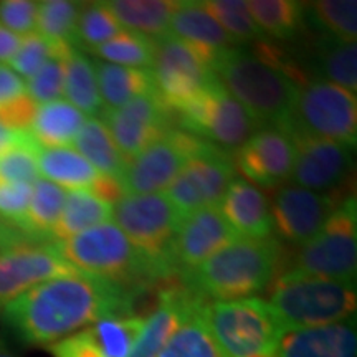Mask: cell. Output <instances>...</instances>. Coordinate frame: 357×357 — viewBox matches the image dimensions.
I'll return each mask as SVG.
<instances>
[{
    "instance_id": "cell-1",
    "label": "cell",
    "mask_w": 357,
    "mask_h": 357,
    "mask_svg": "<svg viewBox=\"0 0 357 357\" xmlns=\"http://www.w3.org/2000/svg\"><path fill=\"white\" fill-rule=\"evenodd\" d=\"M146 291L77 271L37 284L0 312L22 342L50 347L102 318L134 316Z\"/></svg>"
},
{
    "instance_id": "cell-2",
    "label": "cell",
    "mask_w": 357,
    "mask_h": 357,
    "mask_svg": "<svg viewBox=\"0 0 357 357\" xmlns=\"http://www.w3.org/2000/svg\"><path fill=\"white\" fill-rule=\"evenodd\" d=\"M281 266V243L236 238L215 255L177 276L182 287L205 303L257 298L275 281Z\"/></svg>"
},
{
    "instance_id": "cell-3",
    "label": "cell",
    "mask_w": 357,
    "mask_h": 357,
    "mask_svg": "<svg viewBox=\"0 0 357 357\" xmlns=\"http://www.w3.org/2000/svg\"><path fill=\"white\" fill-rule=\"evenodd\" d=\"M55 247L75 270L124 287L149 289L172 280L142 255L114 222L60 240Z\"/></svg>"
},
{
    "instance_id": "cell-4",
    "label": "cell",
    "mask_w": 357,
    "mask_h": 357,
    "mask_svg": "<svg viewBox=\"0 0 357 357\" xmlns=\"http://www.w3.org/2000/svg\"><path fill=\"white\" fill-rule=\"evenodd\" d=\"M213 71L258 128L287 124L300 88L287 73L258 60L247 47L222 55Z\"/></svg>"
},
{
    "instance_id": "cell-5",
    "label": "cell",
    "mask_w": 357,
    "mask_h": 357,
    "mask_svg": "<svg viewBox=\"0 0 357 357\" xmlns=\"http://www.w3.org/2000/svg\"><path fill=\"white\" fill-rule=\"evenodd\" d=\"M268 303L284 333L319 328L356 316V283L288 270L275 278Z\"/></svg>"
},
{
    "instance_id": "cell-6",
    "label": "cell",
    "mask_w": 357,
    "mask_h": 357,
    "mask_svg": "<svg viewBox=\"0 0 357 357\" xmlns=\"http://www.w3.org/2000/svg\"><path fill=\"white\" fill-rule=\"evenodd\" d=\"M205 321L227 357L271 356L284 329L261 298L205 303Z\"/></svg>"
},
{
    "instance_id": "cell-7",
    "label": "cell",
    "mask_w": 357,
    "mask_h": 357,
    "mask_svg": "<svg viewBox=\"0 0 357 357\" xmlns=\"http://www.w3.org/2000/svg\"><path fill=\"white\" fill-rule=\"evenodd\" d=\"M283 129L293 139L310 137L356 147V95L337 84L310 79L298 88L293 109Z\"/></svg>"
},
{
    "instance_id": "cell-8",
    "label": "cell",
    "mask_w": 357,
    "mask_h": 357,
    "mask_svg": "<svg viewBox=\"0 0 357 357\" xmlns=\"http://www.w3.org/2000/svg\"><path fill=\"white\" fill-rule=\"evenodd\" d=\"M182 218L166 194L124 195L113 205V220L119 230L169 278L177 276L171 247Z\"/></svg>"
},
{
    "instance_id": "cell-9",
    "label": "cell",
    "mask_w": 357,
    "mask_h": 357,
    "mask_svg": "<svg viewBox=\"0 0 357 357\" xmlns=\"http://www.w3.org/2000/svg\"><path fill=\"white\" fill-rule=\"evenodd\" d=\"M176 128L234 154L257 131V123L215 79L199 98L174 111Z\"/></svg>"
},
{
    "instance_id": "cell-10",
    "label": "cell",
    "mask_w": 357,
    "mask_h": 357,
    "mask_svg": "<svg viewBox=\"0 0 357 357\" xmlns=\"http://www.w3.org/2000/svg\"><path fill=\"white\" fill-rule=\"evenodd\" d=\"M289 270L318 278L354 281L357 270V207L347 197L311 242L300 247Z\"/></svg>"
},
{
    "instance_id": "cell-11",
    "label": "cell",
    "mask_w": 357,
    "mask_h": 357,
    "mask_svg": "<svg viewBox=\"0 0 357 357\" xmlns=\"http://www.w3.org/2000/svg\"><path fill=\"white\" fill-rule=\"evenodd\" d=\"M149 70L155 93L172 111L194 101L217 79L215 71L202 53L169 33L153 40Z\"/></svg>"
},
{
    "instance_id": "cell-12",
    "label": "cell",
    "mask_w": 357,
    "mask_h": 357,
    "mask_svg": "<svg viewBox=\"0 0 357 357\" xmlns=\"http://www.w3.org/2000/svg\"><path fill=\"white\" fill-rule=\"evenodd\" d=\"M205 141L172 128L126 164L119 184L126 195L162 194Z\"/></svg>"
},
{
    "instance_id": "cell-13",
    "label": "cell",
    "mask_w": 357,
    "mask_h": 357,
    "mask_svg": "<svg viewBox=\"0 0 357 357\" xmlns=\"http://www.w3.org/2000/svg\"><path fill=\"white\" fill-rule=\"evenodd\" d=\"M236 177L231 154L205 142L169 185L166 195L182 215L218 207Z\"/></svg>"
},
{
    "instance_id": "cell-14",
    "label": "cell",
    "mask_w": 357,
    "mask_h": 357,
    "mask_svg": "<svg viewBox=\"0 0 357 357\" xmlns=\"http://www.w3.org/2000/svg\"><path fill=\"white\" fill-rule=\"evenodd\" d=\"M101 121L128 162L169 129L176 128L174 111L155 91L136 96L121 108L105 109Z\"/></svg>"
},
{
    "instance_id": "cell-15",
    "label": "cell",
    "mask_w": 357,
    "mask_h": 357,
    "mask_svg": "<svg viewBox=\"0 0 357 357\" xmlns=\"http://www.w3.org/2000/svg\"><path fill=\"white\" fill-rule=\"evenodd\" d=\"M336 207L331 194L281 185L270 204L273 236L280 243L303 247L319 234Z\"/></svg>"
},
{
    "instance_id": "cell-16",
    "label": "cell",
    "mask_w": 357,
    "mask_h": 357,
    "mask_svg": "<svg viewBox=\"0 0 357 357\" xmlns=\"http://www.w3.org/2000/svg\"><path fill=\"white\" fill-rule=\"evenodd\" d=\"M294 141L283 128L263 126L231 154L235 169L255 187L280 189L289 181L294 164Z\"/></svg>"
},
{
    "instance_id": "cell-17",
    "label": "cell",
    "mask_w": 357,
    "mask_h": 357,
    "mask_svg": "<svg viewBox=\"0 0 357 357\" xmlns=\"http://www.w3.org/2000/svg\"><path fill=\"white\" fill-rule=\"evenodd\" d=\"M77 271L55 243H24L0 250V310L37 284Z\"/></svg>"
},
{
    "instance_id": "cell-18",
    "label": "cell",
    "mask_w": 357,
    "mask_h": 357,
    "mask_svg": "<svg viewBox=\"0 0 357 357\" xmlns=\"http://www.w3.org/2000/svg\"><path fill=\"white\" fill-rule=\"evenodd\" d=\"M294 153L293 172L289 182L303 189L331 194L349 177L352 171L354 147L326 139H293Z\"/></svg>"
},
{
    "instance_id": "cell-19",
    "label": "cell",
    "mask_w": 357,
    "mask_h": 357,
    "mask_svg": "<svg viewBox=\"0 0 357 357\" xmlns=\"http://www.w3.org/2000/svg\"><path fill=\"white\" fill-rule=\"evenodd\" d=\"M236 238H240L238 234L218 207L184 215L171 247V263L177 276L199 266Z\"/></svg>"
},
{
    "instance_id": "cell-20",
    "label": "cell",
    "mask_w": 357,
    "mask_h": 357,
    "mask_svg": "<svg viewBox=\"0 0 357 357\" xmlns=\"http://www.w3.org/2000/svg\"><path fill=\"white\" fill-rule=\"evenodd\" d=\"M144 316H111L48 347L52 357H128Z\"/></svg>"
},
{
    "instance_id": "cell-21",
    "label": "cell",
    "mask_w": 357,
    "mask_h": 357,
    "mask_svg": "<svg viewBox=\"0 0 357 357\" xmlns=\"http://www.w3.org/2000/svg\"><path fill=\"white\" fill-rule=\"evenodd\" d=\"M199 301L204 300L182 287L177 278L160 284L154 310L144 319L139 336L128 357H159L169 337Z\"/></svg>"
},
{
    "instance_id": "cell-22",
    "label": "cell",
    "mask_w": 357,
    "mask_h": 357,
    "mask_svg": "<svg viewBox=\"0 0 357 357\" xmlns=\"http://www.w3.org/2000/svg\"><path fill=\"white\" fill-rule=\"evenodd\" d=\"M169 35L192 45L207 58L212 68L218 58L238 47L213 19L204 2H177L169 24Z\"/></svg>"
},
{
    "instance_id": "cell-23",
    "label": "cell",
    "mask_w": 357,
    "mask_h": 357,
    "mask_svg": "<svg viewBox=\"0 0 357 357\" xmlns=\"http://www.w3.org/2000/svg\"><path fill=\"white\" fill-rule=\"evenodd\" d=\"M276 357H357L356 316L319 328L287 331Z\"/></svg>"
},
{
    "instance_id": "cell-24",
    "label": "cell",
    "mask_w": 357,
    "mask_h": 357,
    "mask_svg": "<svg viewBox=\"0 0 357 357\" xmlns=\"http://www.w3.org/2000/svg\"><path fill=\"white\" fill-rule=\"evenodd\" d=\"M218 208L242 238L266 240L273 236L270 200L243 177H235L231 181Z\"/></svg>"
},
{
    "instance_id": "cell-25",
    "label": "cell",
    "mask_w": 357,
    "mask_h": 357,
    "mask_svg": "<svg viewBox=\"0 0 357 357\" xmlns=\"http://www.w3.org/2000/svg\"><path fill=\"white\" fill-rule=\"evenodd\" d=\"M310 79L337 84L347 91H357V47L356 43L318 35L310 56Z\"/></svg>"
},
{
    "instance_id": "cell-26",
    "label": "cell",
    "mask_w": 357,
    "mask_h": 357,
    "mask_svg": "<svg viewBox=\"0 0 357 357\" xmlns=\"http://www.w3.org/2000/svg\"><path fill=\"white\" fill-rule=\"evenodd\" d=\"M123 30L158 40L169 33L177 2L172 0H108L102 2Z\"/></svg>"
},
{
    "instance_id": "cell-27",
    "label": "cell",
    "mask_w": 357,
    "mask_h": 357,
    "mask_svg": "<svg viewBox=\"0 0 357 357\" xmlns=\"http://www.w3.org/2000/svg\"><path fill=\"white\" fill-rule=\"evenodd\" d=\"M98 89L105 109L121 108L136 96L155 91L149 68H128L102 60H93Z\"/></svg>"
},
{
    "instance_id": "cell-28",
    "label": "cell",
    "mask_w": 357,
    "mask_h": 357,
    "mask_svg": "<svg viewBox=\"0 0 357 357\" xmlns=\"http://www.w3.org/2000/svg\"><path fill=\"white\" fill-rule=\"evenodd\" d=\"M86 116L68 101L38 105L29 132L40 147H68L82 131Z\"/></svg>"
},
{
    "instance_id": "cell-29",
    "label": "cell",
    "mask_w": 357,
    "mask_h": 357,
    "mask_svg": "<svg viewBox=\"0 0 357 357\" xmlns=\"http://www.w3.org/2000/svg\"><path fill=\"white\" fill-rule=\"evenodd\" d=\"M40 177L66 190L91 189L100 174L77 149L71 147H38Z\"/></svg>"
},
{
    "instance_id": "cell-30",
    "label": "cell",
    "mask_w": 357,
    "mask_h": 357,
    "mask_svg": "<svg viewBox=\"0 0 357 357\" xmlns=\"http://www.w3.org/2000/svg\"><path fill=\"white\" fill-rule=\"evenodd\" d=\"M111 218H113V205L105 202L91 190H66L63 211L53 230V242H60L93 227L108 223Z\"/></svg>"
},
{
    "instance_id": "cell-31",
    "label": "cell",
    "mask_w": 357,
    "mask_h": 357,
    "mask_svg": "<svg viewBox=\"0 0 357 357\" xmlns=\"http://www.w3.org/2000/svg\"><path fill=\"white\" fill-rule=\"evenodd\" d=\"M63 98L84 116L96 118L105 111L93 60L77 47L70 48L65 60Z\"/></svg>"
},
{
    "instance_id": "cell-32",
    "label": "cell",
    "mask_w": 357,
    "mask_h": 357,
    "mask_svg": "<svg viewBox=\"0 0 357 357\" xmlns=\"http://www.w3.org/2000/svg\"><path fill=\"white\" fill-rule=\"evenodd\" d=\"M204 306L205 301H199L192 307L159 357H227L205 321Z\"/></svg>"
},
{
    "instance_id": "cell-33",
    "label": "cell",
    "mask_w": 357,
    "mask_h": 357,
    "mask_svg": "<svg viewBox=\"0 0 357 357\" xmlns=\"http://www.w3.org/2000/svg\"><path fill=\"white\" fill-rule=\"evenodd\" d=\"M303 19H305V30L356 43V0H321V2L303 3Z\"/></svg>"
},
{
    "instance_id": "cell-34",
    "label": "cell",
    "mask_w": 357,
    "mask_h": 357,
    "mask_svg": "<svg viewBox=\"0 0 357 357\" xmlns=\"http://www.w3.org/2000/svg\"><path fill=\"white\" fill-rule=\"evenodd\" d=\"M248 10L263 37L276 42H294L305 33L303 3L294 0H252Z\"/></svg>"
},
{
    "instance_id": "cell-35",
    "label": "cell",
    "mask_w": 357,
    "mask_h": 357,
    "mask_svg": "<svg viewBox=\"0 0 357 357\" xmlns=\"http://www.w3.org/2000/svg\"><path fill=\"white\" fill-rule=\"evenodd\" d=\"M66 190L40 177L33 182L29 208L22 222V230L40 242H53V230L60 220Z\"/></svg>"
},
{
    "instance_id": "cell-36",
    "label": "cell",
    "mask_w": 357,
    "mask_h": 357,
    "mask_svg": "<svg viewBox=\"0 0 357 357\" xmlns=\"http://www.w3.org/2000/svg\"><path fill=\"white\" fill-rule=\"evenodd\" d=\"M77 151L96 169L100 176L121 178L128 160L119 153L113 137L101 119L86 118L73 142Z\"/></svg>"
},
{
    "instance_id": "cell-37",
    "label": "cell",
    "mask_w": 357,
    "mask_h": 357,
    "mask_svg": "<svg viewBox=\"0 0 357 357\" xmlns=\"http://www.w3.org/2000/svg\"><path fill=\"white\" fill-rule=\"evenodd\" d=\"M121 25L114 19V15L108 10L102 2L82 3L79 15L75 30L73 47L79 50H95L102 43L109 42L116 35L121 32Z\"/></svg>"
},
{
    "instance_id": "cell-38",
    "label": "cell",
    "mask_w": 357,
    "mask_h": 357,
    "mask_svg": "<svg viewBox=\"0 0 357 357\" xmlns=\"http://www.w3.org/2000/svg\"><path fill=\"white\" fill-rule=\"evenodd\" d=\"M82 2L71 0H43L38 2L37 33L53 43L73 47L75 30Z\"/></svg>"
},
{
    "instance_id": "cell-39",
    "label": "cell",
    "mask_w": 357,
    "mask_h": 357,
    "mask_svg": "<svg viewBox=\"0 0 357 357\" xmlns=\"http://www.w3.org/2000/svg\"><path fill=\"white\" fill-rule=\"evenodd\" d=\"M89 53L98 56V60L128 68H151L153 63V40L142 35L121 30L109 42L102 43Z\"/></svg>"
},
{
    "instance_id": "cell-40",
    "label": "cell",
    "mask_w": 357,
    "mask_h": 357,
    "mask_svg": "<svg viewBox=\"0 0 357 357\" xmlns=\"http://www.w3.org/2000/svg\"><path fill=\"white\" fill-rule=\"evenodd\" d=\"M204 3L238 47L266 38L257 26L245 0H207Z\"/></svg>"
},
{
    "instance_id": "cell-41",
    "label": "cell",
    "mask_w": 357,
    "mask_h": 357,
    "mask_svg": "<svg viewBox=\"0 0 357 357\" xmlns=\"http://www.w3.org/2000/svg\"><path fill=\"white\" fill-rule=\"evenodd\" d=\"M70 48L71 45H63L32 78L25 82L26 95L37 105L63 100L65 60Z\"/></svg>"
},
{
    "instance_id": "cell-42",
    "label": "cell",
    "mask_w": 357,
    "mask_h": 357,
    "mask_svg": "<svg viewBox=\"0 0 357 357\" xmlns=\"http://www.w3.org/2000/svg\"><path fill=\"white\" fill-rule=\"evenodd\" d=\"M38 147L33 137H30L29 141L0 154V182L2 184H33L35 181H38Z\"/></svg>"
},
{
    "instance_id": "cell-43",
    "label": "cell",
    "mask_w": 357,
    "mask_h": 357,
    "mask_svg": "<svg viewBox=\"0 0 357 357\" xmlns=\"http://www.w3.org/2000/svg\"><path fill=\"white\" fill-rule=\"evenodd\" d=\"M66 43H53L43 38L37 32L22 37L19 50L10 60L8 66L15 71L22 79H30L42 66L47 63L55 53Z\"/></svg>"
},
{
    "instance_id": "cell-44",
    "label": "cell",
    "mask_w": 357,
    "mask_h": 357,
    "mask_svg": "<svg viewBox=\"0 0 357 357\" xmlns=\"http://www.w3.org/2000/svg\"><path fill=\"white\" fill-rule=\"evenodd\" d=\"M37 12L33 0H0V24L19 37L37 32Z\"/></svg>"
},
{
    "instance_id": "cell-45",
    "label": "cell",
    "mask_w": 357,
    "mask_h": 357,
    "mask_svg": "<svg viewBox=\"0 0 357 357\" xmlns=\"http://www.w3.org/2000/svg\"><path fill=\"white\" fill-rule=\"evenodd\" d=\"M33 184H2L0 182V222L22 230Z\"/></svg>"
},
{
    "instance_id": "cell-46",
    "label": "cell",
    "mask_w": 357,
    "mask_h": 357,
    "mask_svg": "<svg viewBox=\"0 0 357 357\" xmlns=\"http://www.w3.org/2000/svg\"><path fill=\"white\" fill-rule=\"evenodd\" d=\"M38 105L29 95H24L0 108V123L15 131H29Z\"/></svg>"
},
{
    "instance_id": "cell-47",
    "label": "cell",
    "mask_w": 357,
    "mask_h": 357,
    "mask_svg": "<svg viewBox=\"0 0 357 357\" xmlns=\"http://www.w3.org/2000/svg\"><path fill=\"white\" fill-rule=\"evenodd\" d=\"M24 95H26L25 79L8 65H0V108Z\"/></svg>"
},
{
    "instance_id": "cell-48",
    "label": "cell",
    "mask_w": 357,
    "mask_h": 357,
    "mask_svg": "<svg viewBox=\"0 0 357 357\" xmlns=\"http://www.w3.org/2000/svg\"><path fill=\"white\" fill-rule=\"evenodd\" d=\"M88 190H91L93 194L98 195V197L111 205H114L118 200H121L124 195H126L118 178H113L108 176H98L96 182L91 185V189Z\"/></svg>"
},
{
    "instance_id": "cell-49",
    "label": "cell",
    "mask_w": 357,
    "mask_h": 357,
    "mask_svg": "<svg viewBox=\"0 0 357 357\" xmlns=\"http://www.w3.org/2000/svg\"><path fill=\"white\" fill-rule=\"evenodd\" d=\"M20 40L22 37L12 33L10 30H7L6 26L0 24V65L10 63L15 52L19 50Z\"/></svg>"
},
{
    "instance_id": "cell-50",
    "label": "cell",
    "mask_w": 357,
    "mask_h": 357,
    "mask_svg": "<svg viewBox=\"0 0 357 357\" xmlns=\"http://www.w3.org/2000/svg\"><path fill=\"white\" fill-rule=\"evenodd\" d=\"M30 137L32 136H30L29 131H15V129L7 128L6 124L0 123V154L22 144V142L29 141Z\"/></svg>"
},
{
    "instance_id": "cell-51",
    "label": "cell",
    "mask_w": 357,
    "mask_h": 357,
    "mask_svg": "<svg viewBox=\"0 0 357 357\" xmlns=\"http://www.w3.org/2000/svg\"><path fill=\"white\" fill-rule=\"evenodd\" d=\"M0 357H17L10 347L7 346V342L0 337Z\"/></svg>"
}]
</instances>
